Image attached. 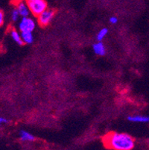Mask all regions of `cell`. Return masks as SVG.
Masks as SVG:
<instances>
[{
  "label": "cell",
  "instance_id": "obj_16",
  "mask_svg": "<svg viewBox=\"0 0 149 150\" xmlns=\"http://www.w3.org/2000/svg\"><path fill=\"white\" fill-rule=\"evenodd\" d=\"M0 46H1V44H0Z\"/></svg>",
  "mask_w": 149,
  "mask_h": 150
},
{
  "label": "cell",
  "instance_id": "obj_12",
  "mask_svg": "<svg viewBox=\"0 0 149 150\" xmlns=\"http://www.w3.org/2000/svg\"><path fill=\"white\" fill-rule=\"evenodd\" d=\"M20 17V13H19L18 10H17V8H15L11 13L12 20H13V21H14V22H16L17 20H19Z\"/></svg>",
  "mask_w": 149,
  "mask_h": 150
},
{
  "label": "cell",
  "instance_id": "obj_3",
  "mask_svg": "<svg viewBox=\"0 0 149 150\" xmlns=\"http://www.w3.org/2000/svg\"><path fill=\"white\" fill-rule=\"evenodd\" d=\"M56 11L53 9H46L37 17V22L42 27H46L54 18Z\"/></svg>",
  "mask_w": 149,
  "mask_h": 150
},
{
  "label": "cell",
  "instance_id": "obj_11",
  "mask_svg": "<svg viewBox=\"0 0 149 150\" xmlns=\"http://www.w3.org/2000/svg\"><path fill=\"white\" fill-rule=\"evenodd\" d=\"M107 33H108V29L106 28H102V30L98 31V35H97V40H98V41H102L104 38H105V36L107 35Z\"/></svg>",
  "mask_w": 149,
  "mask_h": 150
},
{
  "label": "cell",
  "instance_id": "obj_4",
  "mask_svg": "<svg viewBox=\"0 0 149 150\" xmlns=\"http://www.w3.org/2000/svg\"><path fill=\"white\" fill-rule=\"evenodd\" d=\"M36 23L34 20L28 17H23L19 24V28L20 31H31L35 28Z\"/></svg>",
  "mask_w": 149,
  "mask_h": 150
},
{
  "label": "cell",
  "instance_id": "obj_1",
  "mask_svg": "<svg viewBox=\"0 0 149 150\" xmlns=\"http://www.w3.org/2000/svg\"><path fill=\"white\" fill-rule=\"evenodd\" d=\"M106 148L114 150H131L134 147L135 141L128 134L110 132L103 137Z\"/></svg>",
  "mask_w": 149,
  "mask_h": 150
},
{
  "label": "cell",
  "instance_id": "obj_9",
  "mask_svg": "<svg viewBox=\"0 0 149 150\" xmlns=\"http://www.w3.org/2000/svg\"><path fill=\"white\" fill-rule=\"evenodd\" d=\"M20 137L22 141H34L35 140V137L31 134V133L22 130L20 132Z\"/></svg>",
  "mask_w": 149,
  "mask_h": 150
},
{
  "label": "cell",
  "instance_id": "obj_7",
  "mask_svg": "<svg viewBox=\"0 0 149 150\" xmlns=\"http://www.w3.org/2000/svg\"><path fill=\"white\" fill-rule=\"evenodd\" d=\"M128 120L131 122H148L149 116H143V115H134L129 116Z\"/></svg>",
  "mask_w": 149,
  "mask_h": 150
},
{
  "label": "cell",
  "instance_id": "obj_14",
  "mask_svg": "<svg viewBox=\"0 0 149 150\" xmlns=\"http://www.w3.org/2000/svg\"><path fill=\"white\" fill-rule=\"evenodd\" d=\"M110 22L112 23V24H116L118 22V18L116 17H111L110 18Z\"/></svg>",
  "mask_w": 149,
  "mask_h": 150
},
{
  "label": "cell",
  "instance_id": "obj_13",
  "mask_svg": "<svg viewBox=\"0 0 149 150\" xmlns=\"http://www.w3.org/2000/svg\"><path fill=\"white\" fill-rule=\"evenodd\" d=\"M4 21H5V16H4V13L0 10V27L2 26L4 24Z\"/></svg>",
  "mask_w": 149,
  "mask_h": 150
},
{
  "label": "cell",
  "instance_id": "obj_5",
  "mask_svg": "<svg viewBox=\"0 0 149 150\" xmlns=\"http://www.w3.org/2000/svg\"><path fill=\"white\" fill-rule=\"evenodd\" d=\"M15 4L16 5V8H17V10H18L19 13H20V16L22 17H28L30 10L28 8L26 2L23 1V0H18V1L16 0V3Z\"/></svg>",
  "mask_w": 149,
  "mask_h": 150
},
{
  "label": "cell",
  "instance_id": "obj_15",
  "mask_svg": "<svg viewBox=\"0 0 149 150\" xmlns=\"http://www.w3.org/2000/svg\"><path fill=\"white\" fill-rule=\"evenodd\" d=\"M8 122V120L4 117H0V125H3V124L7 123Z\"/></svg>",
  "mask_w": 149,
  "mask_h": 150
},
{
  "label": "cell",
  "instance_id": "obj_6",
  "mask_svg": "<svg viewBox=\"0 0 149 150\" xmlns=\"http://www.w3.org/2000/svg\"><path fill=\"white\" fill-rule=\"evenodd\" d=\"M93 51L95 54L99 55V56H103L106 54V48H105V45L101 41H98V43H95L93 46Z\"/></svg>",
  "mask_w": 149,
  "mask_h": 150
},
{
  "label": "cell",
  "instance_id": "obj_2",
  "mask_svg": "<svg viewBox=\"0 0 149 150\" xmlns=\"http://www.w3.org/2000/svg\"><path fill=\"white\" fill-rule=\"evenodd\" d=\"M30 12L35 17H38L42 12L47 9V3L45 0H25Z\"/></svg>",
  "mask_w": 149,
  "mask_h": 150
},
{
  "label": "cell",
  "instance_id": "obj_8",
  "mask_svg": "<svg viewBox=\"0 0 149 150\" xmlns=\"http://www.w3.org/2000/svg\"><path fill=\"white\" fill-rule=\"evenodd\" d=\"M21 37L23 41L26 44H31L34 41V37L31 31H22Z\"/></svg>",
  "mask_w": 149,
  "mask_h": 150
},
{
  "label": "cell",
  "instance_id": "obj_10",
  "mask_svg": "<svg viewBox=\"0 0 149 150\" xmlns=\"http://www.w3.org/2000/svg\"><path fill=\"white\" fill-rule=\"evenodd\" d=\"M10 33H11V36L13 41L16 42V43L18 45H20V46H22V45L24 44V42L23 41V39H22L21 35H20V34H19L16 30L12 29Z\"/></svg>",
  "mask_w": 149,
  "mask_h": 150
}]
</instances>
